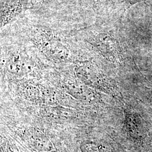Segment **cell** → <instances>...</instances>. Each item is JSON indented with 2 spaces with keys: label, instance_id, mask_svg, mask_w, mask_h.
<instances>
[{
  "label": "cell",
  "instance_id": "obj_1",
  "mask_svg": "<svg viewBox=\"0 0 152 152\" xmlns=\"http://www.w3.org/2000/svg\"><path fill=\"white\" fill-rule=\"evenodd\" d=\"M28 0H14L3 2L1 10V27L15 20L20 18L27 8Z\"/></svg>",
  "mask_w": 152,
  "mask_h": 152
},
{
  "label": "cell",
  "instance_id": "obj_2",
  "mask_svg": "<svg viewBox=\"0 0 152 152\" xmlns=\"http://www.w3.org/2000/svg\"><path fill=\"white\" fill-rule=\"evenodd\" d=\"M48 41H42V47L48 53L55 56H58L61 58L63 56L65 58L67 56V52L66 48H64L61 44L54 41L53 39H50L47 38Z\"/></svg>",
  "mask_w": 152,
  "mask_h": 152
}]
</instances>
